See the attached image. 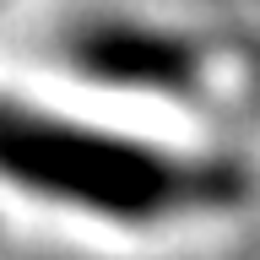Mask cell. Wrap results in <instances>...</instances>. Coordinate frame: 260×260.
<instances>
[{
    "instance_id": "1",
    "label": "cell",
    "mask_w": 260,
    "mask_h": 260,
    "mask_svg": "<svg viewBox=\"0 0 260 260\" xmlns=\"http://www.w3.org/2000/svg\"><path fill=\"white\" fill-rule=\"evenodd\" d=\"M0 174L32 195L98 211V217H119V222L168 217L222 190L211 168L22 109H0Z\"/></svg>"
}]
</instances>
